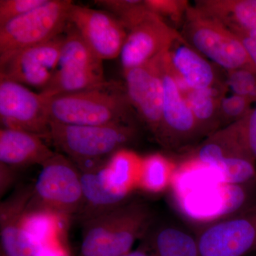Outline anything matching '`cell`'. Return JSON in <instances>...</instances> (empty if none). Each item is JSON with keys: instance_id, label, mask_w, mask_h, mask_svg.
<instances>
[{"instance_id": "cell-32", "label": "cell", "mask_w": 256, "mask_h": 256, "mask_svg": "<svg viewBox=\"0 0 256 256\" xmlns=\"http://www.w3.org/2000/svg\"><path fill=\"white\" fill-rule=\"evenodd\" d=\"M232 28H234V26H232ZM240 30H242V28H240ZM242 30L245 32L249 36L252 37V40L256 41L249 42L246 46V50L248 54L249 57H250V60H252V63L254 64V67H255L256 69V32Z\"/></svg>"}, {"instance_id": "cell-30", "label": "cell", "mask_w": 256, "mask_h": 256, "mask_svg": "<svg viewBox=\"0 0 256 256\" xmlns=\"http://www.w3.org/2000/svg\"><path fill=\"white\" fill-rule=\"evenodd\" d=\"M240 121L248 150L256 161V107Z\"/></svg>"}, {"instance_id": "cell-21", "label": "cell", "mask_w": 256, "mask_h": 256, "mask_svg": "<svg viewBox=\"0 0 256 256\" xmlns=\"http://www.w3.org/2000/svg\"><path fill=\"white\" fill-rule=\"evenodd\" d=\"M196 8L227 28L256 32V0H206Z\"/></svg>"}, {"instance_id": "cell-8", "label": "cell", "mask_w": 256, "mask_h": 256, "mask_svg": "<svg viewBox=\"0 0 256 256\" xmlns=\"http://www.w3.org/2000/svg\"><path fill=\"white\" fill-rule=\"evenodd\" d=\"M198 256H247L256 252V202L196 236Z\"/></svg>"}, {"instance_id": "cell-6", "label": "cell", "mask_w": 256, "mask_h": 256, "mask_svg": "<svg viewBox=\"0 0 256 256\" xmlns=\"http://www.w3.org/2000/svg\"><path fill=\"white\" fill-rule=\"evenodd\" d=\"M185 34L191 46L227 72L256 70L246 50L230 28L198 8L186 11Z\"/></svg>"}, {"instance_id": "cell-19", "label": "cell", "mask_w": 256, "mask_h": 256, "mask_svg": "<svg viewBox=\"0 0 256 256\" xmlns=\"http://www.w3.org/2000/svg\"><path fill=\"white\" fill-rule=\"evenodd\" d=\"M100 168L85 172H80L82 202L75 218L82 223L132 198L131 196L111 190L104 180Z\"/></svg>"}, {"instance_id": "cell-24", "label": "cell", "mask_w": 256, "mask_h": 256, "mask_svg": "<svg viewBox=\"0 0 256 256\" xmlns=\"http://www.w3.org/2000/svg\"><path fill=\"white\" fill-rule=\"evenodd\" d=\"M220 94L216 86L190 90L185 95L196 120L200 134L214 132L218 126Z\"/></svg>"}, {"instance_id": "cell-20", "label": "cell", "mask_w": 256, "mask_h": 256, "mask_svg": "<svg viewBox=\"0 0 256 256\" xmlns=\"http://www.w3.org/2000/svg\"><path fill=\"white\" fill-rule=\"evenodd\" d=\"M143 158L127 148L114 153L100 168L108 186L116 192L132 196L139 188Z\"/></svg>"}, {"instance_id": "cell-29", "label": "cell", "mask_w": 256, "mask_h": 256, "mask_svg": "<svg viewBox=\"0 0 256 256\" xmlns=\"http://www.w3.org/2000/svg\"><path fill=\"white\" fill-rule=\"evenodd\" d=\"M144 4L154 14L171 18L172 21H180L186 14L188 6L185 1L176 0H146Z\"/></svg>"}, {"instance_id": "cell-31", "label": "cell", "mask_w": 256, "mask_h": 256, "mask_svg": "<svg viewBox=\"0 0 256 256\" xmlns=\"http://www.w3.org/2000/svg\"><path fill=\"white\" fill-rule=\"evenodd\" d=\"M16 180L15 169L0 163V195L2 196L12 186Z\"/></svg>"}, {"instance_id": "cell-9", "label": "cell", "mask_w": 256, "mask_h": 256, "mask_svg": "<svg viewBox=\"0 0 256 256\" xmlns=\"http://www.w3.org/2000/svg\"><path fill=\"white\" fill-rule=\"evenodd\" d=\"M0 120L2 128L50 137L47 98L20 82L0 79Z\"/></svg>"}, {"instance_id": "cell-22", "label": "cell", "mask_w": 256, "mask_h": 256, "mask_svg": "<svg viewBox=\"0 0 256 256\" xmlns=\"http://www.w3.org/2000/svg\"><path fill=\"white\" fill-rule=\"evenodd\" d=\"M143 245L152 256H198L196 236L178 227H160Z\"/></svg>"}, {"instance_id": "cell-14", "label": "cell", "mask_w": 256, "mask_h": 256, "mask_svg": "<svg viewBox=\"0 0 256 256\" xmlns=\"http://www.w3.org/2000/svg\"><path fill=\"white\" fill-rule=\"evenodd\" d=\"M158 58L124 72L130 104L158 140L161 130L163 107V86Z\"/></svg>"}, {"instance_id": "cell-16", "label": "cell", "mask_w": 256, "mask_h": 256, "mask_svg": "<svg viewBox=\"0 0 256 256\" xmlns=\"http://www.w3.org/2000/svg\"><path fill=\"white\" fill-rule=\"evenodd\" d=\"M254 184L206 185L176 195L185 214L198 220H210L249 206L246 204L248 201V186Z\"/></svg>"}, {"instance_id": "cell-4", "label": "cell", "mask_w": 256, "mask_h": 256, "mask_svg": "<svg viewBox=\"0 0 256 256\" xmlns=\"http://www.w3.org/2000/svg\"><path fill=\"white\" fill-rule=\"evenodd\" d=\"M41 166L25 214L76 217L82 202L80 170L68 158L56 152Z\"/></svg>"}, {"instance_id": "cell-33", "label": "cell", "mask_w": 256, "mask_h": 256, "mask_svg": "<svg viewBox=\"0 0 256 256\" xmlns=\"http://www.w3.org/2000/svg\"><path fill=\"white\" fill-rule=\"evenodd\" d=\"M122 256H152V255L148 248L144 245H142L136 250H132Z\"/></svg>"}, {"instance_id": "cell-5", "label": "cell", "mask_w": 256, "mask_h": 256, "mask_svg": "<svg viewBox=\"0 0 256 256\" xmlns=\"http://www.w3.org/2000/svg\"><path fill=\"white\" fill-rule=\"evenodd\" d=\"M65 33L58 66L40 94L50 98L111 85L104 76L102 60L70 23Z\"/></svg>"}, {"instance_id": "cell-12", "label": "cell", "mask_w": 256, "mask_h": 256, "mask_svg": "<svg viewBox=\"0 0 256 256\" xmlns=\"http://www.w3.org/2000/svg\"><path fill=\"white\" fill-rule=\"evenodd\" d=\"M69 23L101 60H114L120 55L128 32L110 13L74 4Z\"/></svg>"}, {"instance_id": "cell-23", "label": "cell", "mask_w": 256, "mask_h": 256, "mask_svg": "<svg viewBox=\"0 0 256 256\" xmlns=\"http://www.w3.org/2000/svg\"><path fill=\"white\" fill-rule=\"evenodd\" d=\"M178 166L172 160L160 153L143 158L139 188L146 193L158 194L172 186Z\"/></svg>"}, {"instance_id": "cell-25", "label": "cell", "mask_w": 256, "mask_h": 256, "mask_svg": "<svg viewBox=\"0 0 256 256\" xmlns=\"http://www.w3.org/2000/svg\"><path fill=\"white\" fill-rule=\"evenodd\" d=\"M95 4L116 16L128 32L151 12L144 1L140 0H97Z\"/></svg>"}, {"instance_id": "cell-34", "label": "cell", "mask_w": 256, "mask_h": 256, "mask_svg": "<svg viewBox=\"0 0 256 256\" xmlns=\"http://www.w3.org/2000/svg\"><path fill=\"white\" fill-rule=\"evenodd\" d=\"M247 256H256V252H255V254H250V255H248Z\"/></svg>"}, {"instance_id": "cell-28", "label": "cell", "mask_w": 256, "mask_h": 256, "mask_svg": "<svg viewBox=\"0 0 256 256\" xmlns=\"http://www.w3.org/2000/svg\"><path fill=\"white\" fill-rule=\"evenodd\" d=\"M46 0H0V26L44 4Z\"/></svg>"}, {"instance_id": "cell-1", "label": "cell", "mask_w": 256, "mask_h": 256, "mask_svg": "<svg viewBox=\"0 0 256 256\" xmlns=\"http://www.w3.org/2000/svg\"><path fill=\"white\" fill-rule=\"evenodd\" d=\"M154 214L150 207L138 200L82 222L78 256H122L150 228Z\"/></svg>"}, {"instance_id": "cell-3", "label": "cell", "mask_w": 256, "mask_h": 256, "mask_svg": "<svg viewBox=\"0 0 256 256\" xmlns=\"http://www.w3.org/2000/svg\"><path fill=\"white\" fill-rule=\"evenodd\" d=\"M50 122L104 126L131 122L132 106L114 84L108 86L47 98Z\"/></svg>"}, {"instance_id": "cell-27", "label": "cell", "mask_w": 256, "mask_h": 256, "mask_svg": "<svg viewBox=\"0 0 256 256\" xmlns=\"http://www.w3.org/2000/svg\"><path fill=\"white\" fill-rule=\"evenodd\" d=\"M252 102L236 94H224L220 99V116L230 124L246 117L252 110Z\"/></svg>"}, {"instance_id": "cell-2", "label": "cell", "mask_w": 256, "mask_h": 256, "mask_svg": "<svg viewBox=\"0 0 256 256\" xmlns=\"http://www.w3.org/2000/svg\"><path fill=\"white\" fill-rule=\"evenodd\" d=\"M131 122L104 126H72L50 122V138L57 150L82 172L102 168L114 153L138 137Z\"/></svg>"}, {"instance_id": "cell-15", "label": "cell", "mask_w": 256, "mask_h": 256, "mask_svg": "<svg viewBox=\"0 0 256 256\" xmlns=\"http://www.w3.org/2000/svg\"><path fill=\"white\" fill-rule=\"evenodd\" d=\"M33 185L18 186L0 206L1 256H41L45 245L24 226L23 218Z\"/></svg>"}, {"instance_id": "cell-18", "label": "cell", "mask_w": 256, "mask_h": 256, "mask_svg": "<svg viewBox=\"0 0 256 256\" xmlns=\"http://www.w3.org/2000/svg\"><path fill=\"white\" fill-rule=\"evenodd\" d=\"M43 139L34 133L2 128L0 163L15 170L34 164L41 166L55 152Z\"/></svg>"}, {"instance_id": "cell-17", "label": "cell", "mask_w": 256, "mask_h": 256, "mask_svg": "<svg viewBox=\"0 0 256 256\" xmlns=\"http://www.w3.org/2000/svg\"><path fill=\"white\" fill-rule=\"evenodd\" d=\"M168 55L175 79L183 92L216 86V78L212 64L184 38L175 42Z\"/></svg>"}, {"instance_id": "cell-10", "label": "cell", "mask_w": 256, "mask_h": 256, "mask_svg": "<svg viewBox=\"0 0 256 256\" xmlns=\"http://www.w3.org/2000/svg\"><path fill=\"white\" fill-rule=\"evenodd\" d=\"M64 34L0 58V79L42 89L54 74Z\"/></svg>"}, {"instance_id": "cell-13", "label": "cell", "mask_w": 256, "mask_h": 256, "mask_svg": "<svg viewBox=\"0 0 256 256\" xmlns=\"http://www.w3.org/2000/svg\"><path fill=\"white\" fill-rule=\"evenodd\" d=\"M182 38L161 16L151 12L128 31L120 55L124 72L150 63L169 52L175 42Z\"/></svg>"}, {"instance_id": "cell-26", "label": "cell", "mask_w": 256, "mask_h": 256, "mask_svg": "<svg viewBox=\"0 0 256 256\" xmlns=\"http://www.w3.org/2000/svg\"><path fill=\"white\" fill-rule=\"evenodd\" d=\"M226 86L232 94L256 102V70L242 68L227 73Z\"/></svg>"}, {"instance_id": "cell-7", "label": "cell", "mask_w": 256, "mask_h": 256, "mask_svg": "<svg viewBox=\"0 0 256 256\" xmlns=\"http://www.w3.org/2000/svg\"><path fill=\"white\" fill-rule=\"evenodd\" d=\"M74 3L46 0L44 4L0 26V58L63 34Z\"/></svg>"}, {"instance_id": "cell-11", "label": "cell", "mask_w": 256, "mask_h": 256, "mask_svg": "<svg viewBox=\"0 0 256 256\" xmlns=\"http://www.w3.org/2000/svg\"><path fill=\"white\" fill-rule=\"evenodd\" d=\"M168 52L158 58L163 86L162 120L158 140L174 146L186 142L200 132L191 108L176 84Z\"/></svg>"}]
</instances>
